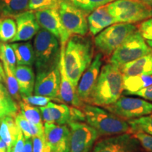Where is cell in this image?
<instances>
[{
    "mask_svg": "<svg viewBox=\"0 0 152 152\" xmlns=\"http://www.w3.org/2000/svg\"><path fill=\"white\" fill-rule=\"evenodd\" d=\"M6 115H9V114L7 112L2 111V110H0V118L6 116Z\"/></svg>",
    "mask_w": 152,
    "mask_h": 152,
    "instance_id": "f6af8a7d",
    "label": "cell"
},
{
    "mask_svg": "<svg viewBox=\"0 0 152 152\" xmlns=\"http://www.w3.org/2000/svg\"><path fill=\"white\" fill-rule=\"evenodd\" d=\"M133 135L144 149L148 152H152V135L143 132H135Z\"/></svg>",
    "mask_w": 152,
    "mask_h": 152,
    "instance_id": "e575fe53",
    "label": "cell"
},
{
    "mask_svg": "<svg viewBox=\"0 0 152 152\" xmlns=\"http://www.w3.org/2000/svg\"><path fill=\"white\" fill-rule=\"evenodd\" d=\"M0 17H1V13H0Z\"/></svg>",
    "mask_w": 152,
    "mask_h": 152,
    "instance_id": "f5cc1de1",
    "label": "cell"
},
{
    "mask_svg": "<svg viewBox=\"0 0 152 152\" xmlns=\"http://www.w3.org/2000/svg\"><path fill=\"white\" fill-rule=\"evenodd\" d=\"M147 43L148 44V45L151 47V49H152V40H147Z\"/></svg>",
    "mask_w": 152,
    "mask_h": 152,
    "instance_id": "c3c4849f",
    "label": "cell"
},
{
    "mask_svg": "<svg viewBox=\"0 0 152 152\" xmlns=\"http://www.w3.org/2000/svg\"><path fill=\"white\" fill-rule=\"evenodd\" d=\"M152 52L140 30L130 34L110 57V64L120 68L129 62Z\"/></svg>",
    "mask_w": 152,
    "mask_h": 152,
    "instance_id": "5b68a950",
    "label": "cell"
},
{
    "mask_svg": "<svg viewBox=\"0 0 152 152\" xmlns=\"http://www.w3.org/2000/svg\"><path fill=\"white\" fill-rule=\"evenodd\" d=\"M123 91V74L120 68L109 63L101 69L87 104L101 107L111 105L122 96Z\"/></svg>",
    "mask_w": 152,
    "mask_h": 152,
    "instance_id": "7a4b0ae2",
    "label": "cell"
},
{
    "mask_svg": "<svg viewBox=\"0 0 152 152\" xmlns=\"http://www.w3.org/2000/svg\"><path fill=\"white\" fill-rule=\"evenodd\" d=\"M44 152H52L51 151V149H50V147H49L48 144H46V146H45V151Z\"/></svg>",
    "mask_w": 152,
    "mask_h": 152,
    "instance_id": "7dc6e473",
    "label": "cell"
},
{
    "mask_svg": "<svg viewBox=\"0 0 152 152\" xmlns=\"http://www.w3.org/2000/svg\"><path fill=\"white\" fill-rule=\"evenodd\" d=\"M25 140H26V139L24 137L23 134L20 131V134H19L18 138H17L16 143H15L14 147H13V152H23V151Z\"/></svg>",
    "mask_w": 152,
    "mask_h": 152,
    "instance_id": "f35d334b",
    "label": "cell"
},
{
    "mask_svg": "<svg viewBox=\"0 0 152 152\" xmlns=\"http://www.w3.org/2000/svg\"><path fill=\"white\" fill-rule=\"evenodd\" d=\"M45 136L46 143L52 152H70L71 130L68 125L45 123Z\"/></svg>",
    "mask_w": 152,
    "mask_h": 152,
    "instance_id": "5bb4252c",
    "label": "cell"
},
{
    "mask_svg": "<svg viewBox=\"0 0 152 152\" xmlns=\"http://www.w3.org/2000/svg\"><path fill=\"white\" fill-rule=\"evenodd\" d=\"M123 120L136 119L152 113V104L141 98L121 96L111 105L103 107Z\"/></svg>",
    "mask_w": 152,
    "mask_h": 152,
    "instance_id": "ba28073f",
    "label": "cell"
},
{
    "mask_svg": "<svg viewBox=\"0 0 152 152\" xmlns=\"http://www.w3.org/2000/svg\"><path fill=\"white\" fill-rule=\"evenodd\" d=\"M138 1H141V2L152 7V0H138Z\"/></svg>",
    "mask_w": 152,
    "mask_h": 152,
    "instance_id": "ee69618b",
    "label": "cell"
},
{
    "mask_svg": "<svg viewBox=\"0 0 152 152\" xmlns=\"http://www.w3.org/2000/svg\"><path fill=\"white\" fill-rule=\"evenodd\" d=\"M1 42H0V47H1Z\"/></svg>",
    "mask_w": 152,
    "mask_h": 152,
    "instance_id": "f907efd6",
    "label": "cell"
},
{
    "mask_svg": "<svg viewBox=\"0 0 152 152\" xmlns=\"http://www.w3.org/2000/svg\"><path fill=\"white\" fill-rule=\"evenodd\" d=\"M7 145L1 138H0V151L1 152H5L7 149Z\"/></svg>",
    "mask_w": 152,
    "mask_h": 152,
    "instance_id": "7bdbcfd3",
    "label": "cell"
},
{
    "mask_svg": "<svg viewBox=\"0 0 152 152\" xmlns=\"http://www.w3.org/2000/svg\"><path fill=\"white\" fill-rule=\"evenodd\" d=\"M20 96H29L34 93L35 75L32 66H17L14 71Z\"/></svg>",
    "mask_w": 152,
    "mask_h": 152,
    "instance_id": "d6986e66",
    "label": "cell"
},
{
    "mask_svg": "<svg viewBox=\"0 0 152 152\" xmlns=\"http://www.w3.org/2000/svg\"><path fill=\"white\" fill-rule=\"evenodd\" d=\"M136 30V26L132 23H114L95 36L94 46L104 56H111L125 39Z\"/></svg>",
    "mask_w": 152,
    "mask_h": 152,
    "instance_id": "52a82bcc",
    "label": "cell"
},
{
    "mask_svg": "<svg viewBox=\"0 0 152 152\" xmlns=\"http://www.w3.org/2000/svg\"><path fill=\"white\" fill-rule=\"evenodd\" d=\"M115 0H79L74 6L83 11L87 15H89L94 9L107 5Z\"/></svg>",
    "mask_w": 152,
    "mask_h": 152,
    "instance_id": "1f68e13d",
    "label": "cell"
},
{
    "mask_svg": "<svg viewBox=\"0 0 152 152\" xmlns=\"http://www.w3.org/2000/svg\"><path fill=\"white\" fill-rule=\"evenodd\" d=\"M68 125L71 130L70 152H90L100 136L97 131L82 121H71Z\"/></svg>",
    "mask_w": 152,
    "mask_h": 152,
    "instance_id": "30bf717a",
    "label": "cell"
},
{
    "mask_svg": "<svg viewBox=\"0 0 152 152\" xmlns=\"http://www.w3.org/2000/svg\"><path fill=\"white\" fill-rule=\"evenodd\" d=\"M2 63L4 69L6 87H7L9 92L12 96V97L17 102H20L21 100V96H20L18 82H17L16 77L14 75V72L11 70V68L6 63Z\"/></svg>",
    "mask_w": 152,
    "mask_h": 152,
    "instance_id": "f1b7e54d",
    "label": "cell"
},
{
    "mask_svg": "<svg viewBox=\"0 0 152 152\" xmlns=\"http://www.w3.org/2000/svg\"><path fill=\"white\" fill-rule=\"evenodd\" d=\"M14 120L20 131L23 134L25 139L32 138L33 136L37 135V134H45V131L40 130L36 125L30 123L19 112L14 116Z\"/></svg>",
    "mask_w": 152,
    "mask_h": 152,
    "instance_id": "83f0119b",
    "label": "cell"
},
{
    "mask_svg": "<svg viewBox=\"0 0 152 152\" xmlns=\"http://www.w3.org/2000/svg\"><path fill=\"white\" fill-rule=\"evenodd\" d=\"M0 83H2L4 85H5L6 83L4 69L3 64L1 62H0Z\"/></svg>",
    "mask_w": 152,
    "mask_h": 152,
    "instance_id": "b9f144b4",
    "label": "cell"
},
{
    "mask_svg": "<svg viewBox=\"0 0 152 152\" xmlns=\"http://www.w3.org/2000/svg\"><path fill=\"white\" fill-rule=\"evenodd\" d=\"M140 32L147 40H152V17L146 19L140 26Z\"/></svg>",
    "mask_w": 152,
    "mask_h": 152,
    "instance_id": "d590c367",
    "label": "cell"
},
{
    "mask_svg": "<svg viewBox=\"0 0 152 152\" xmlns=\"http://www.w3.org/2000/svg\"><path fill=\"white\" fill-rule=\"evenodd\" d=\"M132 132H143L152 135V114L128 121Z\"/></svg>",
    "mask_w": 152,
    "mask_h": 152,
    "instance_id": "f546056e",
    "label": "cell"
},
{
    "mask_svg": "<svg viewBox=\"0 0 152 152\" xmlns=\"http://www.w3.org/2000/svg\"><path fill=\"white\" fill-rule=\"evenodd\" d=\"M20 132L14 117L6 115L1 118L0 123V138H1L8 148H13Z\"/></svg>",
    "mask_w": 152,
    "mask_h": 152,
    "instance_id": "44dd1931",
    "label": "cell"
},
{
    "mask_svg": "<svg viewBox=\"0 0 152 152\" xmlns=\"http://www.w3.org/2000/svg\"><path fill=\"white\" fill-rule=\"evenodd\" d=\"M16 30V23L13 17H0V42H11Z\"/></svg>",
    "mask_w": 152,
    "mask_h": 152,
    "instance_id": "4316f807",
    "label": "cell"
},
{
    "mask_svg": "<svg viewBox=\"0 0 152 152\" xmlns=\"http://www.w3.org/2000/svg\"><path fill=\"white\" fill-rule=\"evenodd\" d=\"M140 144L131 133L109 136L99 141L91 152H140Z\"/></svg>",
    "mask_w": 152,
    "mask_h": 152,
    "instance_id": "7c38bea8",
    "label": "cell"
},
{
    "mask_svg": "<svg viewBox=\"0 0 152 152\" xmlns=\"http://www.w3.org/2000/svg\"><path fill=\"white\" fill-rule=\"evenodd\" d=\"M123 78L124 94L126 95L132 94L152 85V75H123Z\"/></svg>",
    "mask_w": 152,
    "mask_h": 152,
    "instance_id": "603a6c76",
    "label": "cell"
},
{
    "mask_svg": "<svg viewBox=\"0 0 152 152\" xmlns=\"http://www.w3.org/2000/svg\"><path fill=\"white\" fill-rule=\"evenodd\" d=\"M82 109L85 121L97 131L100 136H113L131 131L128 122L104 108L85 104Z\"/></svg>",
    "mask_w": 152,
    "mask_h": 152,
    "instance_id": "3957f363",
    "label": "cell"
},
{
    "mask_svg": "<svg viewBox=\"0 0 152 152\" xmlns=\"http://www.w3.org/2000/svg\"><path fill=\"white\" fill-rule=\"evenodd\" d=\"M1 118H0V123H1Z\"/></svg>",
    "mask_w": 152,
    "mask_h": 152,
    "instance_id": "816d5d0a",
    "label": "cell"
},
{
    "mask_svg": "<svg viewBox=\"0 0 152 152\" xmlns=\"http://www.w3.org/2000/svg\"><path fill=\"white\" fill-rule=\"evenodd\" d=\"M18 112L22 114L26 119L28 120L30 123H32L40 130L45 131V127L42 118L41 111L39 108L37 106L26 103L23 100H20L18 102Z\"/></svg>",
    "mask_w": 152,
    "mask_h": 152,
    "instance_id": "d4e9b609",
    "label": "cell"
},
{
    "mask_svg": "<svg viewBox=\"0 0 152 152\" xmlns=\"http://www.w3.org/2000/svg\"><path fill=\"white\" fill-rule=\"evenodd\" d=\"M59 42V40L50 32L42 28L39 29L35 36L33 43L34 65L37 72L58 64L61 52Z\"/></svg>",
    "mask_w": 152,
    "mask_h": 152,
    "instance_id": "277c9868",
    "label": "cell"
},
{
    "mask_svg": "<svg viewBox=\"0 0 152 152\" xmlns=\"http://www.w3.org/2000/svg\"><path fill=\"white\" fill-rule=\"evenodd\" d=\"M58 11L63 25L71 35H87V15L84 11L66 1H61Z\"/></svg>",
    "mask_w": 152,
    "mask_h": 152,
    "instance_id": "9c48e42d",
    "label": "cell"
},
{
    "mask_svg": "<svg viewBox=\"0 0 152 152\" xmlns=\"http://www.w3.org/2000/svg\"><path fill=\"white\" fill-rule=\"evenodd\" d=\"M33 141V152H44L46 146L45 134H37L32 137Z\"/></svg>",
    "mask_w": 152,
    "mask_h": 152,
    "instance_id": "8d00e7d4",
    "label": "cell"
},
{
    "mask_svg": "<svg viewBox=\"0 0 152 152\" xmlns=\"http://www.w3.org/2000/svg\"><path fill=\"white\" fill-rule=\"evenodd\" d=\"M16 23V34L11 42L30 41L38 33L40 26L33 11H26L14 17Z\"/></svg>",
    "mask_w": 152,
    "mask_h": 152,
    "instance_id": "e0dca14e",
    "label": "cell"
},
{
    "mask_svg": "<svg viewBox=\"0 0 152 152\" xmlns=\"http://www.w3.org/2000/svg\"><path fill=\"white\" fill-rule=\"evenodd\" d=\"M61 0H29V10L41 11L45 9H57Z\"/></svg>",
    "mask_w": 152,
    "mask_h": 152,
    "instance_id": "d6a6232c",
    "label": "cell"
},
{
    "mask_svg": "<svg viewBox=\"0 0 152 152\" xmlns=\"http://www.w3.org/2000/svg\"><path fill=\"white\" fill-rule=\"evenodd\" d=\"M29 0H0L1 17H13L29 10Z\"/></svg>",
    "mask_w": 152,
    "mask_h": 152,
    "instance_id": "cb8c5ba5",
    "label": "cell"
},
{
    "mask_svg": "<svg viewBox=\"0 0 152 152\" xmlns=\"http://www.w3.org/2000/svg\"><path fill=\"white\" fill-rule=\"evenodd\" d=\"M106 7L116 23H133L152 17V7L138 0H115Z\"/></svg>",
    "mask_w": 152,
    "mask_h": 152,
    "instance_id": "8992f818",
    "label": "cell"
},
{
    "mask_svg": "<svg viewBox=\"0 0 152 152\" xmlns=\"http://www.w3.org/2000/svg\"><path fill=\"white\" fill-rule=\"evenodd\" d=\"M132 95H135L140 97L143 98L144 99L152 102V85H149L145 88L132 93Z\"/></svg>",
    "mask_w": 152,
    "mask_h": 152,
    "instance_id": "74e56055",
    "label": "cell"
},
{
    "mask_svg": "<svg viewBox=\"0 0 152 152\" xmlns=\"http://www.w3.org/2000/svg\"><path fill=\"white\" fill-rule=\"evenodd\" d=\"M0 110L14 117L18 112V102L12 97L5 85L0 83Z\"/></svg>",
    "mask_w": 152,
    "mask_h": 152,
    "instance_id": "484cf974",
    "label": "cell"
},
{
    "mask_svg": "<svg viewBox=\"0 0 152 152\" xmlns=\"http://www.w3.org/2000/svg\"><path fill=\"white\" fill-rule=\"evenodd\" d=\"M0 152H1V151H0Z\"/></svg>",
    "mask_w": 152,
    "mask_h": 152,
    "instance_id": "db71d44e",
    "label": "cell"
},
{
    "mask_svg": "<svg viewBox=\"0 0 152 152\" xmlns=\"http://www.w3.org/2000/svg\"><path fill=\"white\" fill-rule=\"evenodd\" d=\"M21 100L26 102V103L30 104V105L37 106V107L46 106L52 100L56 101L52 97L37 94H31L29 95V96H21Z\"/></svg>",
    "mask_w": 152,
    "mask_h": 152,
    "instance_id": "836d02e7",
    "label": "cell"
},
{
    "mask_svg": "<svg viewBox=\"0 0 152 152\" xmlns=\"http://www.w3.org/2000/svg\"><path fill=\"white\" fill-rule=\"evenodd\" d=\"M61 75L58 64L52 67L37 72L35 77L34 94L42 95L54 99L57 102L59 99Z\"/></svg>",
    "mask_w": 152,
    "mask_h": 152,
    "instance_id": "8fae6325",
    "label": "cell"
},
{
    "mask_svg": "<svg viewBox=\"0 0 152 152\" xmlns=\"http://www.w3.org/2000/svg\"><path fill=\"white\" fill-rule=\"evenodd\" d=\"M39 108V110L41 111V115H42V121L44 123H54V121H53L52 116H51V114L49 113L48 109H47V106H40Z\"/></svg>",
    "mask_w": 152,
    "mask_h": 152,
    "instance_id": "ab89813d",
    "label": "cell"
},
{
    "mask_svg": "<svg viewBox=\"0 0 152 152\" xmlns=\"http://www.w3.org/2000/svg\"><path fill=\"white\" fill-rule=\"evenodd\" d=\"M114 23H117L116 20L109 13L106 5L94 9L87 16L88 28L92 35L96 36Z\"/></svg>",
    "mask_w": 152,
    "mask_h": 152,
    "instance_id": "ac0fdd59",
    "label": "cell"
},
{
    "mask_svg": "<svg viewBox=\"0 0 152 152\" xmlns=\"http://www.w3.org/2000/svg\"><path fill=\"white\" fill-rule=\"evenodd\" d=\"M124 75H152V52L120 67Z\"/></svg>",
    "mask_w": 152,
    "mask_h": 152,
    "instance_id": "ffe728a7",
    "label": "cell"
},
{
    "mask_svg": "<svg viewBox=\"0 0 152 152\" xmlns=\"http://www.w3.org/2000/svg\"><path fill=\"white\" fill-rule=\"evenodd\" d=\"M65 46L66 45H61L60 57L58 61V68L61 75L59 99L61 103L82 109L85 104L79 98L77 94V88L70 80L66 71L65 63H64Z\"/></svg>",
    "mask_w": 152,
    "mask_h": 152,
    "instance_id": "2e32d148",
    "label": "cell"
},
{
    "mask_svg": "<svg viewBox=\"0 0 152 152\" xmlns=\"http://www.w3.org/2000/svg\"><path fill=\"white\" fill-rule=\"evenodd\" d=\"M61 1H68V2L74 5L77 2V1H78L79 0H61Z\"/></svg>",
    "mask_w": 152,
    "mask_h": 152,
    "instance_id": "bcb514c9",
    "label": "cell"
},
{
    "mask_svg": "<svg viewBox=\"0 0 152 152\" xmlns=\"http://www.w3.org/2000/svg\"><path fill=\"white\" fill-rule=\"evenodd\" d=\"M35 14L40 28L52 33L59 40L61 45H66L71 35L63 25L58 9L37 11Z\"/></svg>",
    "mask_w": 152,
    "mask_h": 152,
    "instance_id": "4fadbf2b",
    "label": "cell"
},
{
    "mask_svg": "<svg viewBox=\"0 0 152 152\" xmlns=\"http://www.w3.org/2000/svg\"><path fill=\"white\" fill-rule=\"evenodd\" d=\"M0 60L6 63L13 71H15L17 66L16 58L14 51L11 44L1 43L0 47Z\"/></svg>",
    "mask_w": 152,
    "mask_h": 152,
    "instance_id": "4dcf8cb0",
    "label": "cell"
},
{
    "mask_svg": "<svg viewBox=\"0 0 152 152\" xmlns=\"http://www.w3.org/2000/svg\"></svg>",
    "mask_w": 152,
    "mask_h": 152,
    "instance_id": "11a10c76",
    "label": "cell"
},
{
    "mask_svg": "<svg viewBox=\"0 0 152 152\" xmlns=\"http://www.w3.org/2000/svg\"><path fill=\"white\" fill-rule=\"evenodd\" d=\"M16 55L17 66H33L35 62L34 48L30 41L11 44Z\"/></svg>",
    "mask_w": 152,
    "mask_h": 152,
    "instance_id": "7402d4cb",
    "label": "cell"
},
{
    "mask_svg": "<svg viewBox=\"0 0 152 152\" xmlns=\"http://www.w3.org/2000/svg\"><path fill=\"white\" fill-rule=\"evenodd\" d=\"M5 152H13V148H7V151Z\"/></svg>",
    "mask_w": 152,
    "mask_h": 152,
    "instance_id": "681fc988",
    "label": "cell"
},
{
    "mask_svg": "<svg viewBox=\"0 0 152 152\" xmlns=\"http://www.w3.org/2000/svg\"><path fill=\"white\" fill-rule=\"evenodd\" d=\"M94 58V42L90 37L72 35L66 44L64 63L71 83L77 88L82 75Z\"/></svg>",
    "mask_w": 152,
    "mask_h": 152,
    "instance_id": "6da1fadb",
    "label": "cell"
},
{
    "mask_svg": "<svg viewBox=\"0 0 152 152\" xmlns=\"http://www.w3.org/2000/svg\"><path fill=\"white\" fill-rule=\"evenodd\" d=\"M102 58L103 54L101 52L95 55L90 66L82 75L77 85V94L85 104L88 103L90 95L98 80L102 68Z\"/></svg>",
    "mask_w": 152,
    "mask_h": 152,
    "instance_id": "9a60e30c",
    "label": "cell"
},
{
    "mask_svg": "<svg viewBox=\"0 0 152 152\" xmlns=\"http://www.w3.org/2000/svg\"><path fill=\"white\" fill-rule=\"evenodd\" d=\"M23 152H33V141H32V138L26 139Z\"/></svg>",
    "mask_w": 152,
    "mask_h": 152,
    "instance_id": "60d3db41",
    "label": "cell"
}]
</instances>
